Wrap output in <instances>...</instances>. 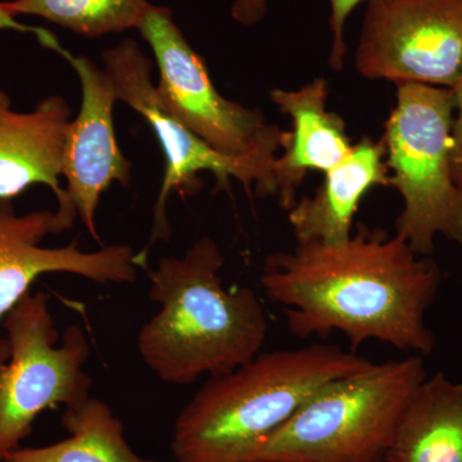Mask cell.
<instances>
[{"instance_id": "6da1fadb", "label": "cell", "mask_w": 462, "mask_h": 462, "mask_svg": "<svg viewBox=\"0 0 462 462\" xmlns=\"http://www.w3.org/2000/svg\"><path fill=\"white\" fill-rule=\"evenodd\" d=\"M260 282L302 338L340 331L354 351L373 339L422 355L436 346L425 315L439 269L387 231L360 225L343 242L297 243L264 260Z\"/></svg>"}, {"instance_id": "7a4b0ae2", "label": "cell", "mask_w": 462, "mask_h": 462, "mask_svg": "<svg viewBox=\"0 0 462 462\" xmlns=\"http://www.w3.org/2000/svg\"><path fill=\"white\" fill-rule=\"evenodd\" d=\"M225 258L203 236L181 257H162L149 273V297L160 305L143 325L138 351L158 379L185 385L233 372L254 360L269 325L254 289H227Z\"/></svg>"}, {"instance_id": "3957f363", "label": "cell", "mask_w": 462, "mask_h": 462, "mask_svg": "<svg viewBox=\"0 0 462 462\" xmlns=\"http://www.w3.org/2000/svg\"><path fill=\"white\" fill-rule=\"evenodd\" d=\"M372 361L336 345L258 354L233 372L211 376L173 425L175 462H254L270 434L324 385Z\"/></svg>"}, {"instance_id": "277c9868", "label": "cell", "mask_w": 462, "mask_h": 462, "mask_svg": "<svg viewBox=\"0 0 462 462\" xmlns=\"http://www.w3.org/2000/svg\"><path fill=\"white\" fill-rule=\"evenodd\" d=\"M427 376L412 356L334 380L261 443L254 462H385L404 409Z\"/></svg>"}, {"instance_id": "5b68a950", "label": "cell", "mask_w": 462, "mask_h": 462, "mask_svg": "<svg viewBox=\"0 0 462 462\" xmlns=\"http://www.w3.org/2000/svg\"><path fill=\"white\" fill-rule=\"evenodd\" d=\"M455 114L451 89L401 83L385 123L389 187L403 199L396 236L422 256L433 252L438 234L462 245V191L451 162Z\"/></svg>"}, {"instance_id": "8992f818", "label": "cell", "mask_w": 462, "mask_h": 462, "mask_svg": "<svg viewBox=\"0 0 462 462\" xmlns=\"http://www.w3.org/2000/svg\"><path fill=\"white\" fill-rule=\"evenodd\" d=\"M0 337V462L32 431L42 411L90 396L84 366L90 346L81 328L58 333L47 294L27 293L2 322Z\"/></svg>"}, {"instance_id": "52a82bcc", "label": "cell", "mask_w": 462, "mask_h": 462, "mask_svg": "<svg viewBox=\"0 0 462 462\" xmlns=\"http://www.w3.org/2000/svg\"><path fill=\"white\" fill-rule=\"evenodd\" d=\"M136 30L153 51L158 98L170 114L220 153L273 163L289 132L267 123L260 109L218 93L205 60L176 25L171 9L149 5Z\"/></svg>"}, {"instance_id": "ba28073f", "label": "cell", "mask_w": 462, "mask_h": 462, "mask_svg": "<svg viewBox=\"0 0 462 462\" xmlns=\"http://www.w3.org/2000/svg\"><path fill=\"white\" fill-rule=\"evenodd\" d=\"M102 57L117 99L147 121L165 156V175L153 209L147 251L157 240L169 239L166 206L170 194L178 191L181 196H194L202 187L199 173H212L217 189H229L230 179H236L248 191L256 188L258 197H275L273 163L220 153L167 111L152 81V60L138 42L125 39L103 51Z\"/></svg>"}, {"instance_id": "9c48e42d", "label": "cell", "mask_w": 462, "mask_h": 462, "mask_svg": "<svg viewBox=\"0 0 462 462\" xmlns=\"http://www.w3.org/2000/svg\"><path fill=\"white\" fill-rule=\"evenodd\" d=\"M356 67L373 80L454 89L462 78V0H369Z\"/></svg>"}, {"instance_id": "30bf717a", "label": "cell", "mask_w": 462, "mask_h": 462, "mask_svg": "<svg viewBox=\"0 0 462 462\" xmlns=\"http://www.w3.org/2000/svg\"><path fill=\"white\" fill-rule=\"evenodd\" d=\"M60 233L63 229L56 211L18 215L11 200L0 202V325L44 273H72L100 284H123L135 282L139 267H147L148 251L135 252L129 245H107L93 252L80 251L75 243L42 247L45 236Z\"/></svg>"}, {"instance_id": "8fae6325", "label": "cell", "mask_w": 462, "mask_h": 462, "mask_svg": "<svg viewBox=\"0 0 462 462\" xmlns=\"http://www.w3.org/2000/svg\"><path fill=\"white\" fill-rule=\"evenodd\" d=\"M74 67L81 85V107L67 129L60 176L69 205L94 239L99 240L96 215L100 199L114 182L129 185L132 162L116 138L114 108L118 102L105 71L85 56L56 51Z\"/></svg>"}, {"instance_id": "7c38bea8", "label": "cell", "mask_w": 462, "mask_h": 462, "mask_svg": "<svg viewBox=\"0 0 462 462\" xmlns=\"http://www.w3.org/2000/svg\"><path fill=\"white\" fill-rule=\"evenodd\" d=\"M69 123L71 109L62 97H47L33 111L17 112L0 89V202H12L33 185H45L56 196L63 231L71 229L78 217L60 181Z\"/></svg>"}, {"instance_id": "4fadbf2b", "label": "cell", "mask_w": 462, "mask_h": 462, "mask_svg": "<svg viewBox=\"0 0 462 462\" xmlns=\"http://www.w3.org/2000/svg\"><path fill=\"white\" fill-rule=\"evenodd\" d=\"M327 98L324 79L297 90L272 91L273 105L293 123L289 141L273 166L275 197L288 211L297 202L298 188L310 170L328 172L351 152L345 120L328 111Z\"/></svg>"}, {"instance_id": "5bb4252c", "label": "cell", "mask_w": 462, "mask_h": 462, "mask_svg": "<svg viewBox=\"0 0 462 462\" xmlns=\"http://www.w3.org/2000/svg\"><path fill=\"white\" fill-rule=\"evenodd\" d=\"M387 148L363 138L352 145L348 156L329 171L312 197H305L289 209L288 220L297 243H338L352 236L358 205L374 187H389L385 163Z\"/></svg>"}, {"instance_id": "9a60e30c", "label": "cell", "mask_w": 462, "mask_h": 462, "mask_svg": "<svg viewBox=\"0 0 462 462\" xmlns=\"http://www.w3.org/2000/svg\"><path fill=\"white\" fill-rule=\"evenodd\" d=\"M385 462H462V384L442 372L407 404Z\"/></svg>"}, {"instance_id": "2e32d148", "label": "cell", "mask_w": 462, "mask_h": 462, "mask_svg": "<svg viewBox=\"0 0 462 462\" xmlns=\"http://www.w3.org/2000/svg\"><path fill=\"white\" fill-rule=\"evenodd\" d=\"M62 424L69 437L38 448H17L2 462H158L136 454L121 421L98 398L65 407Z\"/></svg>"}, {"instance_id": "e0dca14e", "label": "cell", "mask_w": 462, "mask_h": 462, "mask_svg": "<svg viewBox=\"0 0 462 462\" xmlns=\"http://www.w3.org/2000/svg\"><path fill=\"white\" fill-rule=\"evenodd\" d=\"M2 3L9 16L41 17L90 39L136 29L151 5L148 0H9Z\"/></svg>"}, {"instance_id": "ac0fdd59", "label": "cell", "mask_w": 462, "mask_h": 462, "mask_svg": "<svg viewBox=\"0 0 462 462\" xmlns=\"http://www.w3.org/2000/svg\"><path fill=\"white\" fill-rule=\"evenodd\" d=\"M330 29L333 32V45L329 56V65L336 72H340L345 66L346 45L345 42V25L346 18L351 16L358 5L366 0H329ZM369 2V0H367Z\"/></svg>"}, {"instance_id": "d6986e66", "label": "cell", "mask_w": 462, "mask_h": 462, "mask_svg": "<svg viewBox=\"0 0 462 462\" xmlns=\"http://www.w3.org/2000/svg\"><path fill=\"white\" fill-rule=\"evenodd\" d=\"M452 91H454L456 102L454 132H452V139H454L451 154L452 175L458 189L462 191V78Z\"/></svg>"}, {"instance_id": "ffe728a7", "label": "cell", "mask_w": 462, "mask_h": 462, "mask_svg": "<svg viewBox=\"0 0 462 462\" xmlns=\"http://www.w3.org/2000/svg\"><path fill=\"white\" fill-rule=\"evenodd\" d=\"M267 0H236L231 7V16L245 26L256 25L263 20Z\"/></svg>"}, {"instance_id": "44dd1931", "label": "cell", "mask_w": 462, "mask_h": 462, "mask_svg": "<svg viewBox=\"0 0 462 462\" xmlns=\"http://www.w3.org/2000/svg\"><path fill=\"white\" fill-rule=\"evenodd\" d=\"M16 30L21 32H32L38 36L42 45L54 51L60 45L56 36L53 33L47 32V30L38 29V27H32L23 25V23H17L14 17L9 16L3 7V3L0 2V30Z\"/></svg>"}]
</instances>
